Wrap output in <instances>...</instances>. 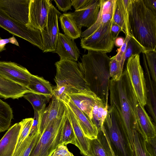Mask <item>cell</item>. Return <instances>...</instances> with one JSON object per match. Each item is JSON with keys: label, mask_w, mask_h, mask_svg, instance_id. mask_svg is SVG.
<instances>
[{"label": "cell", "mask_w": 156, "mask_h": 156, "mask_svg": "<svg viewBox=\"0 0 156 156\" xmlns=\"http://www.w3.org/2000/svg\"><path fill=\"white\" fill-rule=\"evenodd\" d=\"M109 92L110 104L113 105L117 110L133 151L134 133L137 128L136 105L138 100L125 69L119 80L111 79Z\"/></svg>", "instance_id": "cell-1"}, {"label": "cell", "mask_w": 156, "mask_h": 156, "mask_svg": "<svg viewBox=\"0 0 156 156\" xmlns=\"http://www.w3.org/2000/svg\"><path fill=\"white\" fill-rule=\"evenodd\" d=\"M127 29L144 52L156 51V15L143 0H129Z\"/></svg>", "instance_id": "cell-2"}, {"label": "cell", "mask_w": 156, "mask_h": 156, "mask_svg": "<svg viewBox=\"0 0 156 156\" xmlns=\"http://www.w3.org/2000/svg\"><path fill=\"white\" fill-rule=\"evenodd\" d=\"M106 53L88 50L80 62L85 80L90 90L104 101L108 102L111 78L110 60Z\"/></svg>", "instance_id": "cell-3"}, {"label": "cell", "mask_w": 156, "mask_h": 156, "mask_svg": "<svg viewBox=\"0 0 156 156\" xmlns=\"http://www.w3.org/2000/svg\"><path fill=\"white\" fill-rule=\"evenodd\" d=\"M55 65L56 85L53 90V96L64 102L68 94L92 91L85 80L80 62L60 60Z\"/></svg>", "instance_id": "cell-4"}, {"label": "cell", "mask_w": 156, "mask_h": 156, "mask_svg": "<svg viewBox=\"0 0 156 156\" xmlns=\"http://www.w3.org/2000/svg\"><path fill=\"white\" fill-rule=\"evenodd\" d=\"M110 156H133L128 138L115 106L109 105L107 116L97 137Z\"/></svg>", "instance_id": "cell-5"}, {"label": "cell", "mask_w": 156, "mask_h": 156, "mask_svg": "<svg viewBox=\"0 0 156 156\" xmlns=\"http://www.w3.org/2000/svg\"><path fill=\"white\" fill-rule=\"evenodd\" d=\"M66 114L54 120L47 126L29 156H51L60 144L62 128Z\"/></svg>", "instance_id": "cell-6"}, {"label": "cell", "mask_w": 156, "mask_h": 156, "mask_svg": "<svg viewBox=\"0 0 156 156\" xmlns=\"http://www.w3.org/2000/svg\"><path fill=\"white\" fill-rule=\"evenodd\" d=\"M0 27L13 35L24 39L42 50L43 44L40 30L30 28L13 19L0 9Z\"/></svg>", "instance_id": "cell-7"}, {"label": "cell", "mask_w": 156, "mask_h": 156, "mask_svg": "<svg viewBox=\"0 0 156 156\" xmlns=\"http://www.w3.org/2000/svg\"><path fill=\"white\" fill-rule=\"evenodd\" d=\"M125 69L138 101L144 107L147 102V90L139 55H132L127 60Z\"/></svg>", "instance_id": "cell-8"}, {"label": "cell", "mask_w": 156, "mask_h": 156, "mask_svg": "<svg viewBox=\"0 0 156 156\" xmlns=\"http://www.w3.org/2000/svg\"><path fill=\"white\" fill-rule=\"evenodd\" d=\"M112 22L100 26L89 36L82 38L81 47L88 50L106 53L110 52L115 43L111 34Z\"/></svg>", "instance_id": "cell-9"}, {"label": "cell", "mask_w": 156, "mask_h": 156, "mask_svg": "<svg viewBox=\"0 0 156 156\" xmlns=\"http://www.w3.org/2000/svg\"><path fill=\"white\" fill-rule=\"evenodd\" d=\"M61 13L52 4L49 9L46 24L41 31L43 52L55 51L59 30L58 19Z\"/></svg>", "instance_id": "cell-10"}, {"label": "cell", "mask_w": 156, "mask_h": 156, "mask_svg": "<svg viewBox=\"0 0 156 156\" xmlns=\"http://www.w3.org/2000/svg\"><path fill=\"white\" fill-rule=\"evenodd\" d=\"M52 4L50 0H30L27 26L41 31L43 30Z\"/></svg>", "instance_id": "cell-11"}, {"label": "cell", "mask_w": 156, "mask_h": 156, "mask_svg": "<svg viewBox=\"0 0 156 156\" xmlns=\"http://www.w3.org/2000/svg\"><path fill=\"white\" fill-rule=\"evenodd\" d=\"M0 75L28 88L32 74L26 68L15 62L1 61Z\"/></svg>", "instance_id": "cell-12"}, {"label": "cell", "mask_w": 156, "mask_h": 156, "mask_svg": "<svg viewBox=\"0 0 156 156\" xmlns=\"http://www.w3.org/2000/svg\"><path fill=\"white\" fill-rule=\"evenodd\" d=\"M66 106L61 100L53 96L48 106L39 115L38 133L42 135L48 125L54 120L63 116Z\"/></svg>", "instance_id": "cell-13"}, {"label": "cell", "mask_w": 156, "mask_h": 156, "mask_svg": "<svg viewBox=\"0 0 156 156\" xmlns=\"http://www.w3.org/2000/svg\"><path fill=\"white\" fill-rule=\"evenodd\" d=\"M30 0H0V9L13 19L27 26Z\"/></svg>", "instance_id": "cell-14"}, {"label": "cell", "mask_w": 156, "mask_h": 156, "mask_svg": "<svg viewBox=\"0 0 156 156\" xmlns=\"http://www.w3.org/2000/svg\"><path fill=\"white\" fill-rule=\"evenodd\" d=\"M116 0H100V8L97 20L91 27L81 33L82 38L87 37L101 26L113 22Z\"/></svg>", "instance_id": "cell-15"}, {"label": "cell", "mask_w": 156, "mask_h": 156, "mask_svg": "<svg viewBox=\"0 0 156 156\" xmlns=\"http://www.w3.org/2000/svg\"><path fill=\"white\" fill-rule=\"evenodd\" d=\"M100 8V0H94L86 8L75 11L71 14L77 27L81 30L83 26L87 28L96 22Z\"/></svg>", "instance_id": "cell-16"}, {"label": "cell", "mask_w": 156, "mask_h": 156, "mask_svg": "<svg viewBox=\"0 0 156 156\" xmlns=\"http://www.w3.org/2000/svg\"><path fill=\"white\" fill-rule=\"evenodd\" d=\"M61 60L77 61L80 56V51L74 40L65 34L59 33L55 51Z\"/></svg>", "instance_id": "cell-17"}, {"label": "cell", "mask_w": 156, "mask_h": 156, "mask_svg": "<svg viewBox=\"0 0 156 156\" xmlns=\"http://www.w3.org/2000/svg\"><path fill=\"white\" fill-rule=\"evenodd\" d=\"M137 130L145 139L156 137V124L139 101L136 105Z\"/></svg>", "instance_id": "cell-18"}, {"label": "cell", "mask_w": 156, "mask_h": 156, "mask_svg": "<svg viewBox=\"0 0 156 156\" xmlns=\"http://www.w3.org/2000/svg\"><path fill=\"white\" fill-rule=\"evenodd\" d=\"M67 96L73 104L91 120L94 106L100 98L92 91L69 94Z\"/></svg>", "instance_id": "cell-19"}, {"label": "cell", "mask_w": 156, "mask_h": 156, "mask_svg": "<svg viewBox=\"0 0 156 156\" xmlns=\"http://www.w3.org/2000/svg\"><path fill=\"white\" fill-rule=\"evenodd\" d=\"M22 125L16 123L8 129L0 140V156H12L16 149Z\"/></svg>", "instance_id": "cell-20"}, {"label": "cell", "mask_w": 156, "mask_h": 156, "mask_svg": "<svg viewBox=\"0 0 156 156\" xmlns=\"http://www.w3.org/2000/svg\"><path fill=\"white\" fill-rule=\"evenodd\" d=\"M64 102L72 111L85 136L90 139L97 138L98 129L91 120L76 107L68 97L66 102Z\"/></svg>", "instance_id": "cell-21"}, {"label": "cell", "mask_w": 156, "mask_h": 156, "mask_svg": "<svg viewBox=\"0 0 156 156\" xmlns=\"http://www.w3.org/2000/svg\"><path fill=\"white\" fill-rule=\"evenodd\" d=\"M144 73L147 90V102L145 106L152 121L156 122V84L153 81L147 63L146 58L143 53Z\"/></svg>", "instance_id": "cell-22"}, {"label": "cell", "mask_w": 156, "mask_h": 156, "mask_svg": "<svg viewBox=\"0 0 156 156\" xmlns=\"http://www.w3.org/2000/svg\"><path fill=\"white\" fill-rule=\"evenodd\" d=\"M32 92L27 87L10 80L0 75V97L5 99L18 98Z\"/></svg>", "instance_id": "cell-23"}, {"label": "cell", "mask_w": 156, "mask_h": 156, "mask_svg": "<svg viewBox=\"0 0 156 156\" xmlns=\"http://www.w3.org/2000/svg\"><path fill=\"white\" fill-rule=\"evenodd\" d=\"M64 103L76 136V146L80 150L81 154L86 156L89 149V139L85 136L72 110L66 104Z\"/></svg>", "instance_id": "cell-24"}, {"label": "cell", "mask_w": 156, "mask_h": 156, "mask_svg": "<svg viewBox=\"0 0 156 156\" xmlns=\"http://www.w3.org/2000/svg\"><path fill=\"white\" fill-rule=\"evenodd\" d=\"M28 88L33 92L42 94L50 98L53 96V89L51 84L41 77L32 74Z\"/></svg>", "instance_id": "cell-25"}, {"label": "cell", "mask_w": 156, "mask_h": 156, "mask_svg": "<svg viewBox=\"0 0 156 156\" xmlns=\"http://www.w3.org/2000/svg\"><path fill=\"white\" fill-rule=\"evenodd\" d=\"M62 29L65 34L74 40L80 37L81 32L77 26L71 13H63L59 17Z\"/></svg>", "instance_id": "cell-26"}, {"label": "cell", "mask_w": 156, "mask_h": 156, "mask_svg": "<svg viewBox=\"0 0 156 156\" xmlns=\"http://www.w3.org/2000/svg\"><path fill=\"white\" fill-rule=\"evenodd\" d=\"M108 102H105L101 98L94 106L91 121L96 127L98 132L101 130L108 113Z\"/></svg>", "instance_id": "cell-27"}, {"label": "cell", "mask_w": 156, "mask_h": 156, "mask_svg": "<svg viewBox=\"0 0 156 156\" xmlns=\"http://www.w3.org/2000/svg\"><path fill=\"white\" fill-rule=\"evenodd\" d=\"M40 133L27 136L15 150L12 156H29L32 149L41 137Z\"/></svg>", "instance_id": "cell-28"}, {"label": "cell", "mask_w": 156, "mask_h": 156, "mask_svg": "<svg viewBox=\"0 0 156 156\" xmlns=\"http://www.w3.org/2000/svg\"><path fill=\"white\" fill-rule=\"evenodd\" d=\"M23 97L32 105L34 111L39 113L44 110L50 98L45 95L30 92L25 94Z\"/></svg>", "instance_id": "cell-29"}, {"label": "cell", "mask_w": 156, "mask_h": 156, "mask_svg": "<svg viewBox=\"0 0 156 156\" xmlns=\"http://www.w3.org/2000/svg\"><path fill=\"white\" fill-rule=\"evenodd\" d=\"M13 118V112L10 105L0 99V133L9 129Z\"/></svg>", "instance_id": "cell-30"}, {"label": "cell", "mask_w": 156, "mask_h": 156, "mask_svg": "<svg viewBox=\"0 0 156 156\" xmlns=\"http://www.w3.org/2000/svg\"><path fill=\"white\" fill-rule=\"evenodd\" d=\"M62 143L66 145L71 144L76 145V136L67 111L60 138V144Z\"/></svg>", "instance_id": "cell-31"}, {"label": "cell", "mask_w": 156, "mask_h": 156, "mask_svg": "<svg viewBox=\"0 0 156 156\" xmlns=\"http://www.w3.org/2000/svg\"><path fill=\"white\" fill-rule=\"evenodd\" d=\"M89 149L86 156H110L107 150L97 138L89 139Z\"/></svg>", "instance_id": "cell-32"}, {"label": "cell", "mask_w": 156, "mask_h": 156, "mask_svg": "<svg viewBox=\"0 0 156 156\" xmlns=\"http://www.w3.org/2000/svg\"><path fill=\"white\" fill-rule=\"evenodd\" d=\"M144 52L140 44L132 37H130L127 45L126 50L120 62V65L123 69L124 63L132 55H138Z\"/></svg>", "instance_id": "cell-33"}, {"label": "cell", "mask_w": 156, "mask_h": 156, "mask_svg": "<svg viewBox=\"0 0 156 156\" xmlns=\"http://www.w3.org/2000/svg\"><path fill=\"white\" fill-rule=\"evenodd\" d=\"M145 139L136 129L133 136V156H149L145 144Z\"/></svg>", "instance_id": "cell-34"}, {"label": "cell", "mask_w": 156, "mask_h": 156, "mask_svg": "<svg viewBox=\"0 0 156 156\" xmlns=\"http://www.w3.org/2000/svg\"><path fill=\"white\" fill-rule=\"evenodd\" d=\"M144 53L152 79L156 84V51H148Z\"/></svg>", "instance_id": "cell-35"}, {"label": "cell", "mask_w": 156, "mask_h": 156, "mask_svg": "<svg viewBox=\"0 0 156 156\" xmlns=\"http://www.w3.org/2000/svg\"><path fill=\"white\" fill-rule=\"evenodd\" d=\"M33 121V118H28L23 119L20 122L22 125V128L15 150L18 148L22 142L28 136Z\"/></svg>", "instance_id": "cell-36"}, {"label": "cell", "mask_w": 156, "mask_h": 156, "mask_svg": "<svg viewBox=\"0 0 156 156\" xmlns=\"http://www.w3.org/2000/svg\"><path fill=\"white\" fill-rule=\"evenodd\" d=\"M123 69L115 56L110 58L109 63V73L111 79L115 81L119 80L122 75Z\"/></svg>", "instance_id": "cell-37"}, {"label": "cell", "mask_w": 156, "mask_h": 156, "mask_svg": "<svg viewBox=\"0 0 156 156\" xmlns=\"http://www.w3.org/2000/svg\"><path fill=\"white\" fill-rule=\"evenodd\" d=\"M113 22L119 25L126 36L129 35L125 19L121 10L119 0H116Z\"/></svg>", "instance_id": "cell-38"}, {"label": "cell", "mask_w": 156, "mask_h": 156, "mask_svg": "<svg viewBox=\"0 0 156 156\" xmlns=\"http://www.w3.org/2000/svg\"><path fill=\"white\" fill-rule=\"evenodd\" d=\"M51 156H74V155L72 153L69 151L67 145L64 143H62L58 145Z\"/></svg>", "instance_id": "cell-39"}, {"label": "cell", "mask_w": 156, "mask_h": 156, "mask_svg": "<svg viewBox=\"0 0 156 156\" xmlns=\"http://www.w3.org/2000/svg\"><path fill=\"white\" fill-rule=\"evenodd\" d=\"M145 144L149 156H156V137L145 139Z\"/></svg>", "instance_id": "cell-40"}, {"label": "cell", "mask_w": 156, "mask_h": 156, "mask_svg": "<svg viewBox=\"0 0 156 156\" xmlns=\"http://www.w3.org/2000/svg\"><path fill=\"white\" fill-rule=\"evenodd\" d=\"M130 37L129 35L126 36L123 44L119 48L117 49V54L115 56V59L120 63V65L121 61L126 50L127 43Z\"/></svg>", "instance_id": "cell-41"}, {"label": "cell", "mask_w": 156, "mask_h": 156, "mask_svg": "<svg viewBox=\"0 0 156 156\" xmlns=\"http://www.w3.org/2000/svg\"><path fill=\"white\" fill-rule=\"evenodd\" d=\"M94 0H71L72 5L75 11L83 9L89 5Z\"/></svg>", "instance_id": "cell-42"}, {"label": "cell", "mask_w": 156, "mask_h": 156, "mask_svg": "<svg viewBox=\"0 0 156 156\" xmlns=\"http://www.w3.org/2000/svg\"><path fill=\"white\" fill-rule=\"evenodd\" d=\"M58 9L66 12L69 10H72L71 0H54Z\"/></svg>", "instance_id": "cell-43"}, {"label": "cell", "mask_w": 156, "mask_h": 156, "mask_svg": "<svg viewBox=\"0 0 156 156\" xmlns=\"http://www.w3.org/2000/svg\"><path fill=\"white\" fill-rule=\"evenodd\" d=\"M34 117L29 136H32L38 133L39 115L37 111H34Z\"/></svg>", "instance_id": "cell-44"}, {"label": "cell", "mask_w": 156, "mask_h": 156, "mask_svg": "<svg viewBox=\"0 0 156 156\" xmlns=\"http://www.w3.org/2000/svg\"><path fill=\"white\" fill-rule=\"evenodd\" d=\"M8 43H11L18 46H19V44L17 40L13 35L12 36L8 38L0 39V47L5 48L6 44Z\"/></svg>", "instance_id": "cell-45"}, {"label": "cell", "mask_w": 156, "mask_h": 156, "mask_svg": "<svg viewBox=\"0 0 156 156\" xmlns=\"http://www.w3.org/2000/svg\"><path fill=\"white\" fill-rule=\"evenodd\" d=\"M146 6L156 15V0H143Z\"/></svg>", "instance_id": "cell-46"}, {"label": "cell", "mask_w": 156, "mask_h": 156, "mask_svg": "<svg viewBox=\"0 0 156 156\" xmlns=\"http://www.w3.org/2000/svg\"><path fill=\"white\" fill-rule=\"evenodd\" d=\"M121 31H122L121 28L119 25L112 22L111 27V34L113 40H115L118 37Z\"/></svg>", "instance_id": "cell-47"}, {"label": "cell", "mask_w": 156, "mask_h": 156, "mask_svg": "<svg viewBox=\"0 0 156 156\" xmlns=\"http://www.w3.org/2000/svg\"><path fill=\"white\" fill-rule=\"evenodd\" d=\"M124 39L122 37H118L115 40L114 45L116 47L120 48L123 44Z\"/></svg>", "instance_id": "cell-48"}, {"label": "cell", "mask_w": 156, "mask_h": 156, "mask_svg": "<svg viewBox=\"0 0 156 156\" xmlns=\"http://www.w3.org/2000/svg\"><path fill=\"white\" fill-rule=\"evenodd\" d=\"M2 38L0 36V39H1ZM6 49V48H2L0 47V54L1 52L5 50Z\"/></svg>", "instance_id": "cell-49"}]
</instances>
